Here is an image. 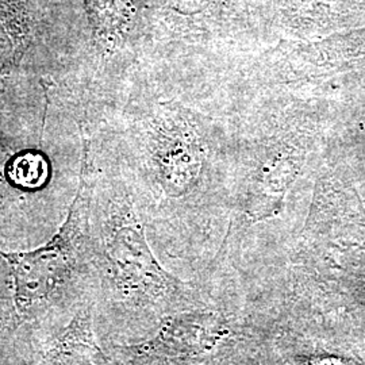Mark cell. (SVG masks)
<instances>
[{"label":"cell","mask_w":365,"mask_h":365,"mask_svg":"<svg viewBox=\"0 0 365 365\" xmlns=\"http://www.w3.org/2000/svg\"><path fill=\"white\" fill-rule=\"evenodd\" d=\"M87 200V182L83 180L68 221L48 245L29 253H1L13 268L16 300L22 306L51 295L73 269Z\"/></svg>","instance_id":"6da1fadb"},{"label":"cell","mask_w":365,"mask_h":365,"mask_svg":"<svg viewBox=\"0 0 365 365\" xmlns=\"http://www.w3.org/2000/svg\"><path fill=\"white\" fill-rule=\"evenodd\" d=\"M221 329L211 315H184L176 319L163 334L167 346L178 352H205L220 339Z\"/></svg>","instance_id":"7a4b0ae2"},{"label":"cell","mask_w":365,"mask_h":365,"mask_svg":"<svg viewBox=\"0 0 365 365\" xmlns=\"http://www.w3.org/2000/svg\"><path fill=\"white\" fill-rule=\"evenodd\" d=\"M310 365H344L339 359L334 357H315Z\"/></svg>","instance_id":"3957f363"}]
</instances>
